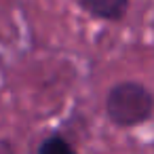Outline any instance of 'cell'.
<instances>
[{"instance_id": "1", "label": "cell", "mask_w": 154, "mask_h": 154, "mask_svg": "<svg viewBox=\"0 0 154 154\" xmlns=\"http://www.w3.org/2000/svg\"><path fill=\"white\" fill-rule=\"evenodd\" d=\"M154 112L150 91L139 82H118L106 95V114L118 127H135L146 122Z\"/></svg>"}, {"instance_id": "2", "label": "cell", "mask_w": 154, "mask_h": 154, "mask_svg": "<svg viewBox=\"0 0 154 154\" xmlns=\"http://www.w3.org/2000/svg\"><path fill=\"white\" fill-rule=\"evenodd\" d=\"M74 2L89 15L97 19H108V21H118L127 13L129 0H74Z\"/></svg>"}, {"instance_id": "3", "label": "cell", "mask_w": 154, "mask_h": 154, "mask_svg": "<svg viewBox=\"0 0 154 154\" xmlns=\"http://www.w3.org/2000/svg\"><path fill=\"white\" fill-rule=\"evenodd\" d=\"M36 154H76V150H74L72 143H70L68 139H63L61 135H51V137H47V139L38 146Z\"/></svg>"}]
</instances>
